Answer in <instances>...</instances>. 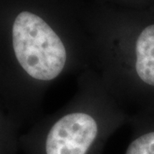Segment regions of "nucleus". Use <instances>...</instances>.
Listing matches in <instances>:
<instances>
[{"label":"nucleus","instance_id":"obj_4","mask_svg":"<svg viewBox=\"0 0 154 154\" xmlns=\"http://www.w3.org/2000/svg\"><path fill=\"white\" fill-rule=\"evenodd\" d=\"M18 127L0 105V154H17L19 151Z\"/></svg>","mask_w":154,"mask_h":154},{"label":"nucleus","instance_id":"obj_1","mask_svg":"<svg viewBox=\"0 0 154 154\" xmlns=\"http://www.w3.org/2000/svg\"><path fill=\"white\" fill-rule=\"evenodd\" d=\"M131 116L90 68L78 75L69 102L19 136V149L26 154H103L107 140Z\"/></svg>","mask_w":154,"mask_h":154},{"label":"nucleus","instance_id":"obj_2","mask_svg":"<svg viewBox=\"0 0 154 154\" xmlns=\"http://www.w3.org/2000/svg\"><path fill=\"white\" fill-rule=\"evenodd\" d=\"M92 46V69L122 106L131 115L154 110V22Z\"/></svg>","mask_w":154,"mask_h":154},{"label":"nucleus","instance_id":"obj_3","mask_svg":"<svg viewBox=\"0 0 154 154\" xmlns=\"http://www.w3.org/2000/svg\"><path fill=\"white\" fill-rule=\"evenodd\" d=\"M132 137L124 154H154V110L131 116Z\"/></svg>","mask_w":154,"mask_h":154}]
</instances>
